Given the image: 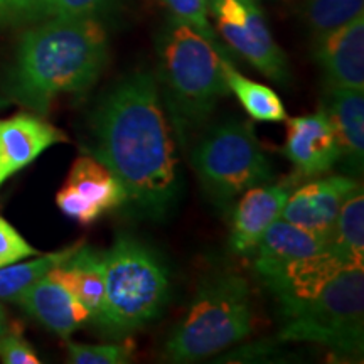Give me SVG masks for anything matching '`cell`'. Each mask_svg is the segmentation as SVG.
Instances as JSON below:
<instances>
[{
    "mask_svg": "<svg viewBox=\"0 0 364 364\" xmlns=\"http://www.w3.org/2000/svg\"><path fill=\"white\" fill-rule=\"evenodd\" d=\"M364 91L326 88L322 110L329 117L339 145V161L351 174H361L364 161Z\"/></svg>",
    "mask_w": 364,
    "mask_h": 364,
    "instance_id": "cell-16",
    "label": "cell"
},
{
    "mask_svg": "<svg viewBox=\"0 0 364 364\" xmlns=\"http://www.w3.org/2000/svg\"><path fill=\"white\" fill-rule=\"evenodd\" d=\"M112 0H39L33 17L46 19H80L95 17Z\"/></svg>",
    "mask_w": 364,
    "mask_h": 364,
    "instance_id": "cell-25",
    "label": "cell"
},
{
    "mask_svg": "<svg viewBox=\"0 0 364 364\" xmlns=\"http://www.w3.org/2000/svg\"><path fill=\"white\" fill-rule=\"evenodd\" d=\"M364 12V0H307L306 19L312 34L331 33Z\"/></svg>",
    "mask_w": 364,
    "mask_h": 364,
    "instance_id": "cell-22",
    "label": "cell"
},
{
    "mask_svg": "<svg viewBox=\"0 0 364 364\" xmlns=\"http://www.w3.org/2000/svg\"><path fill=\"white\" fill-rule=\"evenodd\" d=\"M0 186H2V181H0Z\"/></svg>",
    "mask_w": 364,
    "mask_h": 364,
    "instance_id": "cell-30",
    "label": "cell"
},
{
    "mask_svg": "<svg viewBox=\"0 0 364 364\" xmlns=\"http://www.w3.org/2000/svg\"><path fill=\"white\" fill-rule=\"evenodd\" d=\"M215 31L233 51L277 83L290 80L289 59L273 39L258 0H209Z\"/></svg>",
    "mask_w": 364,
    "mask_h": 364,
    "instance_id": "cell-8",
    "label": "cell"
},
{
    "mask_svg": "<svg viewBox=\"0 0 364 364\" xmlns=\"http://www.w3.org/2000/svg\"><path fill=\"white\" fill-rule=\"evenodd\" d=\"M125 203L124 186L93 156L76 159L56 194L58 208L80 225H91Z\"/></svg>",
    "mask_w": 364,
    "mask_h": 364,
    "instance_id": "cell-9",
    "label": "cell"
},
{
    "mask_svg": "<svg viewBox=\"0 0 364 364\" xmlns=\"http://www.w3.org/2000/svg\"><path fill=\"white\" fill-rule=\"evenodd\" d=\"M49 275L76 295V299L88 309L97 326L102 322L105 312L103 252L83 243L66 262L53 268Z\"/></svg>",
    "mask_w": 364,
    "mask_h": 364,
    "instance_id": "cell-18",
    "label": "cell"
},
{
    "mask_svg": "<svg viewBox=\"0 0 364 364\" xmlns=\"http://www.w3.org/2000/svg\"><path fill=\"white\" fill-rule=\"evenodd\" d=\"M0 361L6 364H39L41 359L21 334L9 331L0 338Z\"/></svg>",
    "mask_w": 364,
    "mask_h": 364,
    "instance_id": "cell-27",
    "label": "cell"
},
{
    "mask_svg": "<svg viewBox=\"0 0 364 364\" xmlns=\"http://www.w3.org/2000/svg\"><path fill=\"white\" fill-rule=\"evenodd\" d=\"M159 76L162 102L181 147L199 129L216 105L230 93L223 59L225 51L184 22L169 19L159 36Z\"/></svg>",
    "mask_w": 364,
    "mask_h": 364,
    "instance_id": "cell-4",
    "label": "cell"
},
{
    "mask_svg": "<svg viewBox=\"0 0 364 364\" xmlns=\"http://www.w3.org/2000/svg\"><path fill=\"white\" fill-rule=\"evenodd\" d=\"M93 154L120 181L136 211L162 218L181 194L176 132L149 71L113 85L91 112Z\"/></svg>",
    "mask_w": 364,
    "mask_h": 364,
    "instance_id": "cell-1",
    "label": "cell"
},
{
    "mask_svg": "<svg viewBox=\"0 0 364 364\" xmlns=\"http://www.w3.org/2000/svg\"><path fill=\"white\" fill-rule=\"evenodd\" d=\"M38 253V250L31 247L6 218L0 216V267L21 262Z\"/></svg>",
    "mask_w": 364,
    "mask_h": 364,
    "instance_id": "cell-26",
    "label": "cell"
},
{
    "mask_svg": "<svg viewBox=\"0 0 364 364\" xmlns=\"http://www.w3.org/2000/svg\"><path fill=\"white\" fill-rule=\"evenodd\" d=\"M327 250L364 267V193L359 184L341 206Z\"/></svg>",
    "mask_w": 364,
    "mask_h": 364,
    "instance_id": "cell-19",
    "label": "cell"
},
{
    "mask_svg": "<svg viewBox=\"0 0 364 364\" xmlns=\"http://www.w3.org/2000/svg\"><path fill=\"white\" fill-rule=\"evenodd\" d=\"M327 247L326 238L279 218L253 248V267L262 279L289 263L324 252Z\"/></svg>",
    "mask_w": 364,
    "mask_h": 364,
    "instance_id": "cell-17",
    "label": "cell"
},
{
    "mask_svg": "<svg viewBox=\"0 0 364 364\" xmlns=\"http://www.w3.org/2000/svg\"><path fill=\"white\" fill-rule=\"evenodd\" d=\"M316 39V59L326 88L364 91V12Z\"/></svg>",
    "mask_w": 364,
    "mask_h": 364,
    "instance_id": "cell-11",
    "label": "cell"
},
{
    "mask_svg": "<svg viewBox=\"0 0 364 364\" xmlns=\"http://www.w3.org/2000/svg\"><path fill=\"white\" fill-rule=\"evenodd\" d=\"M105 263V312L98 327L112 338H127L161 316L169 297L164 262L130 235H118Z\"/></svg>",
    "mask_w": 364,
    "mask_h": 364,
    "instance_id": "cell-5",
    "label": "cell"
},
{
    "mask_svg": "<svg viewBox=\"0 0 364 364\" xmlns=\"http://www.w3.org/2000/svg\"><path fill=\"white\" fill-rule=\"evenodd\" d=\"M292 182L262 184L245 191L236 204L231 223L230 248L236 255H250L273 221L280 218Z\"/></svg>",
    "mask_w": 364,
    "mask_h": 364,
    "instance_id": "cell-15",
    "label": "cell"
},
{
    "mask_svg": "<svg viewBox=\"0 0 364 364\" xmlns=\"http://www.w3.org/2000/svg\"><path fill=\"white\" fill-rule=\"evenodd\" d=\"M68 135L34 113H17L0 120V181L33 164L41 154L58 144H66Z\"/></svg>",
    "mask_w": 364,
    "mask_h": 364,
    "instance_id": "cell-13",
    "label": "cell"
},
{
    "mask_svg": "<svg viewBox=\"0 0 364 364\" xmlns=\"http://www.w3.org/2000/svg\"><path fill=\"white\" fill-rule=\"evenodd\" d=\"M6 332H9V321H7L6 309H4L2 304H0V338H2Z\"/></svg>",
    "mask_w": 364,
    "mask_h": 364,
    "instance_id": "cell-29",
    "label": "cell"
},
{
    "mask_svg": "<svg viewBox=\"0 0 364 364\" xmlns=\"http://www.w3.org/2000/svg\"><path fill=\"white\" fill-rule=\"evenodd\" d=\"M68 361L73 364H127L132 361V346L68 343Z\"/></svg>",
    "mask_w": 364,
    "mask_h": 364,
    "instance_id": "cell-24",
    "label": "cell"
},
{
    "mask_svg": "<svg viewBox=\"0 0 364 364\" xmlns=\"http://www.w3.org/2000/svg\"><path fill=\"white\" fill-rule=\"evenodd\" d=\"M226 85L240 100L241 107L253 120L258 122H284L287 120V110L279 95L267 85L247 78L235 70L230 59H223Z\"/></svg>",
    "mask_w": 364,
    "mask_h": 364,
    "instance_id": "cell-20",
    "label": "cell"
},
{
    "mask_svg": "<svg viewBox=\"0 0 364 364\" xmlns=\"http://www.w3.org/2000/svg\"><path fill=\"white\" fill-rule=\"evenodd\" d=\"M83 243L85 241H78V243L58 250V252L41 255V257L34 258V260L24 263L16 262L11 263V265L0 267V300L14 302V300L24 292L27 287H31L34 282H38L39 279L48 275L53 268H56L63 262H66Z\"/></svg>",
    "mask_w": 364,
    "mask_h": 364,
    "instance_id": "cell-21",
    "label": "cell"
},
{
    "mask_svg": "<svg viewBox=\"0 0 364 364\" xmlns=\"http://www.w3.org/2000/svg\"><path fill=\"white\" fill-rule=\"evenodd\" d=\"M359 186L351 176H329L290 193L280 220L297 225L329 241L332 226L348 196Z\"/></svg>",
    "mask_w": 364,
    "mask_h": 364,
    "instance_id": "cell-10",
    "label": "cell"
},
{
    "mask_svg": "<svg viewBox=\"0 0 364 364\" xmlns=\"http://www.w3.org/2000/svg\"><path fill=\"white\" fill-rule=\"evenodd\" d=\"M191 164L206 193L221 208L275 177L253 127L241 120H225L208 130L193 149Z\"/></svg>",
    "mask_w": 364,
    "mask_h": 364,
    "instance_id": "cell-7",
    "label": "cell"
},
{
    "mask_svg": "<svg viewBox=\"0 0 364 364\" xmlns=\"http://www.w3.org/2000/svg\"><path fill=\"white\" fill-rule=\"evenodd\" d=\"M14 302L63 339H68L73 332L93 321L90 311L76 295L49 273L27 287Z\"/></svg>",
    "mask_w": 364,
    "mask_h": 364,
    "instance_id": "cell-14",
    "label": "cell"
},
{
    "mask_svg": "<svg viewBox=\"0 0 364 364\" xmlns=\"http://www.w3.org/2000/svg\"><path fill=\"white\" fill-rule=\"evenodd\" d=\"M253 302L248 282L235 273L201 282L188 316L164 346L171 363H196L248 338L253 331Z\"/></svg>",
    "mask_w": 364,
    "mask_h": 364,
    "instance_id": "cell-6",
    "label": "cell"
},
{
    "mask_svg": "<svg viewBox=\"0 0 364 364\" xmlns=\"http://www.w3.org/2000/svg\"><path fill=\"white\" fill-rule=\"evenodd\" d=\"M161 4L169 11L172 19L193 27L196 33L223 49L218 43L215 27L209 21V0H161Z\"/></svg>",
    "mask_w": 364,
    "mask_h": 364,
    "instance_id": "cell-23",
    "label": "cell"
},
{
    "mask_svg": "<svg viewBox=\"0 0 364 364\" xmlns=\"http://www.w3.org/2000/svg\"><path fill=\"white\" fill-rule=\"evenodd\" d=\"M279 300L280 341L314 343L341 354L363 351L364 267L324 252L262 277Z\"/></svg>",
    "mask_w": 364,
    "mask_h": 364,
    "instance_id": "cell-2",
    "label": "cell"
},
{
    "mask_svg": "<svg viewBox=\"0 0 364 364\" xmlns=\"http://www.w3.org/2000/svg\"><path fill=\"white\" fill-rule=\"evenodd\" d=\"M108 63V34L95 17L48 19L26 31L9 75L17 103L46 115L61 95H78L97 83Z\"/></svg>",
    "mask_w": 364,
    "mask_h": 364,
    "instance_id": "cell-3",
    "label": "cell"
},
{
    "mask_svg": "<svg viewBox=\"0 0 364 364\" xmlns=\"http://www.w3.org/2000/svg\"><path fill=\"white\" fill-rule=\"evenodd\" d=\"M284 154L306 177L322 176L339 162V145L326 112L287 120Z\"/></svg>",
    "mask_w": 364,
    "mask_h": 364,
    "instance_id": "cell-12",
    "label": "cell"
},
{
    "mask_svg": "<svg viewBox=\"0 0 364 364\" xmlns=\"http://www.w3.org/2000/svg\"><path fill=\"white\" fill-rule=\"evenodd\" d=\"M39 0H0V22H16L34 16Z\"/></svg>",
    "mask_w": 364,
    "mask_h": 364,
    "instance_id": "cell-28",
    "label": "cell"
}]
</instances>
